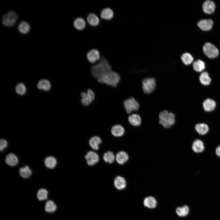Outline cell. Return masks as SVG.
I'll use <instances>...</instances> for the list:
<instances>
[{"instance_id": "obj_1", "label": "cell", "mask_w": 220, "mask_h": 220, "mask_svg": "<svg viewBox=\"0 0 220 220\" xmlns=\"http://www.w3.org/2000/svg\"><path fill=\"white\" fill-rule=\"evenodd\" d=\"M111 68L108 61L102 57L100 61L91 68L92 75L98 79L103 76L110 72Z\"/></svg>"}, {"instance_id": "obj_2", "label": "cell", "mask_w": 220, "mask_h": 220, "mask_svg": "<svg viewBox=\"0 0 220 220\" xmlns=\"http://www.w3.org/2000/svg\"><path fill=\"white\" fill-rule=\"evenodd\" d=\"M159 123L164 127L168 128L173 125L175 123V117L172 112L165 110L159 114Z\"/></svg>"}, {"instance_id": "obj_3", "label": "cell", "mask_w": 220, "mask_h": 220, "mask_svg": "<svg viewBox=\"0 0 220 220\" xmlns=\"http://www.w3.org/2000/svg\"><path fill=\"white\" fill-rule=\"evenodd\" d=\"M98 81L113 87L117 86L120 79L119 75L116 72L111 71L103 76L97 79Z\"/></svg>"}, {"instance_id": "obj_4", "label": "cell", "mask_w": 220, "mask_h": 220, "mask_svg": "<svg viewBox=\"0 0 220 220\" xmlns=\"http://www.w3.org/2000/svg\"><path fill=\"white\" fill-rule=\"evenodd\" d=\"M203 50L205 54L211 58L217 57L219 54L218 48L213 44L209 42L205 43L203 47Z\"/></svg>"}, {"instance_id": "obj_5", "label": "cell", "mask_w": 220, "mask_h": 220, "mask_svg": "<svg viewBox=\"0 0 220 220\" xmlns=\"http://www.w3.org/2000/svg\"><path fill=\"white\" fill-rule=\"evenodd\" d=\"M142 85L143 92L145 94H150L155 89L156 80L153 78H145L142 81Z\"/></svg>"}, {"instance_id": "obj_6", "label": "cell", "mask_w": 220, "mask_h": 220, "mask_svg": "<svg viewBox=\"0 0 220 220\" xmlns=\"http://www.w3.org/2000/svg\"><path fill=\"white\" fill-rule=\"evenodd\" d=\"M123 105L127 112L128 113L138 110L139 108L138 102L133 97H130L125 100Z\"/></svg>"}, {"instance_id": "obj_7", "label": "cell", "mask_w": 220, "mask_h": 220, "mask_svg": "<svg viewBox=\"0 0 220 220\" xmlns=\"http://www.w3.org/2000/svg\"><path fill=\"white\" fill-rule=\"evenodd\" d=\"M17 18L16 13L13 11H10L3 16L2 23L5 26H12L15 24Z\"/></svg>"}, {"instance_id": "obj_8", "label": "cell", "mask_w": 220, "mask_h": 220, "mask_svg": "<svg viewBox=\"0 0 220 220\" xmlns=\"http://www.w3.org/2000/svg\"><path fill=\"white\" fill-rule=\"evenodd\" d=\"M85 158L87 163L90 166L94 165L99 160L98 155L96 152L92 151L88 152L85 156Z\"/></svg>"}, {"instance_id": "obj_9", "label": "cell", "mask_w": 220, "mask_h": 220, "mask_svg": "<svg viewBox=\"0 0 220 220\" xmlns=\"http://www.w3.org/2000/svg\"><path fill=\"white\" fill-rule=\"evenodd\" d=\"M86 57L88 61L91 63H94L100 59L99 51L97 49H92L87 53Z\"/></svg>"}, {"instance_id": "obj_10", "label": "cell", "mask_w": 220, "mask_h": 220, "mask_svg": "<svg viewBox=\"0 0 220 220\" xmlns=\"http://www.w3.org/2000/svg\"><path fill=\"white\" fill-rule=\"evenodd\" d=\"M203 9L204 12L208 14L212 13L214 11L215 6L212 1L207 0L205 1L203 4Z\"/></svg>"}, {"instance_id": "obj_11", "label": "cell", "mask_w": 220, "mask_h": 220, "mask_svg": "<svg viewBox=\"0 0 220 220\" xmlns=\"http://www.w3.org/2000/svg\"><path fill=\"white\" fill-rule=\"evenodd\" d=\"M213 24V21L211 19H203L199 21L197 25L201 29L206 31L212 28Z\"/></svg>"}, {"instance_id": "obj_12", "label": "cell", "mask_w": 220, "mask_h": 220, "mask_svg": "<svg viewBox=\"0 0 220 220\" xmlns=\"http://www.w3.org/2000/svg\"><path fill=\"white\" fill-rule=\"evenodd\" d=\"M203 105L205 111L210 112L215 109L216 103L214 100L210 98H207L203 102Z\"/></svg>"}, {"instance_id": "obj_13", "label": "cell", "mask_w": 220, "mask_h": 220, "mask_svg": "<svg viewBox=\"0 0 220 220\" xmlns=\"http://www.w3.org/2000/svg\"><path fill=\"white\" fill-rule=\"evenodd\" d=\"M144 206L150 209L155 208L157 204L156 199L153 196H149L145 198L143 200Z\"/></svg>"}, {"instance_id": "obj_14", "label": "cell", "mask_w": 220, "mask_h": 220, "mask_svg": "<svg viewBox=\"0 0 220 220\" xmlns=\"http://www.w3.org/2000/svg\"><path fill=\"white\" fill-rule=\"evenodd\" d=\"M114 184L117 189L121 190L124 189L126 187V182L124 178L120 176H118L115 179Z\"/></svg>"}, {"instance_id": "obj_15", "label": "cell", "mask_w": 220, "mask_h": 220, "mask_svg": "<svg viewBox=\"0 0 220 220\" xmlns=\"http://www.w3.org/2000/svg\"><path fill=\"white\" fill-rule=\"evenodd\" d=\"M128 121L131 125L136 127L138 126L141 124V119L139 115L134 114L129 116Z\"/></svg>"}, {"instance_id": "obj_16", "label": "cell", "mask_w": 220, "mask_h": 220, "mask_svg": "<svg viewBox=\"0 0 220 220\" xmlns=\"http://www.w3.org/2000/svg\"><path fill=\"white\" fill-rule=\"evenodd\" d=\"M113 16V11L109 8H106L102 9L100 14L101 18L107 20L111 19Z\"/></svg>"}, {"instance_id": "obj_17", "label": "cell", "mask_w": 220, "mask_h": 220, "mask_svg": "<svg viewBox=\"0 0 220 220\" xmlns=\"http://www.w3.org/2000/svg\"><path fill=\"white\" fill-rule=\"evenodd\" d=\"M127 154L123 151L118 152L116 156V160L117 162L120 164H122L126 162L128 159Z\"/></svg>"}, {"instance_id": "obj_18", "label": "cell", "mask_w": 220, "mask_h": 220, "mask_svg": "<svg viewBox=\"0 0 220 220\" xmlns=\"http://www.w3.org/2000/svg\"><path fill=\"white\" fill-rule=\"evenodd\" d=\"M5 161L8 165L14 166L17 164L18 160L17 156L14 154L10 153L6 156Z\"/></svg>"}, {"instance_id": "obj_19", "label": "cell", "mask_w": 220, "mask_h": 220, "mask_svg": "<svg viewBox=\"0 0 220 220\" xmlns=\"http://www.w3.org/2000/svg\"><path fill=\"white\" fill-rule=\"evenodd\" d=\"M111 133L115 136L120 137L124 133V129L121 125H116L113 126L111 129Z\"/></svg>"}, {"instance_id": "obj_20", "label": "cell", "mask_w": 220, "mask_h": 220, "mask_svg": "<svg viewBox=\"0 0 220 220\" xmlns=\"http://www.w3.org/2000/svg\"><path fill=\"white\" fill-rule=\"evenodd\" d=\"M199 80L201 83L204 86L208 85L211 82V79L208 73L206 72H203L200 74Z\"/></svg>"}, {"instance_id": "obj_21", "label": "cell", "mask_w": 220, "mask_h": 220, "mask_svg": "<svg viewBox=\"0 0 220 220\" xmlns=\"http://www.w3.org/2000/svg\"><path fill=\"white\" fill-rule=\"evenodd\" d=\"M192 149L196 153L203 152L204 149V146L203 142L199 139L196 140L194 141L193 144Z\"/></svg>"}, {"instance_id": "obj_22", "label": "cell", "mask_w": 220, "mask_h": 220, "mask_svg": "<svg viewBox=\"0 0 220 220\" xmlns=\"http://www.w3.org/2000/svg\"><path fill=\"white\" fill-rule=\"evenodd\" d=\"M87 20L90 25L93 26H97L100 22V20L98 16L93 13L88 15L87 17Z\"/></svg>"}, {"instance_id": "obj_23", "label": "cell", "mask_w": 220, "mask_h": 220, "mask_svg": "<svg viewBox=\"0 0 220 220\" xmlns=\"http://www.w3.org/2000/svg\"><path fill=\"white\" fill-rule=\"evenodd\" d=\"M101 142V140L99 137L94 136L90 139L89 143L92 149L97 150L99 149V145Z\"/></svg>"}, {"instance_id": "obj_24", "label": "cell", "mask_w": 220, "mask_h": 220, "mask_svg": "<svg viewBox=\"0 0 220 220\" xmlns=\"http://www.w3.org/2000/svg\"><path fill=\"white\" fill-rule=\"evenodd\" d=\"M189 208L187 205L182 207H178L176 210L177 214L181 217H184L187 215L189 212Z\"/></svg>"}, {"instance_id": "obj_25", "label": "cell", "mask_w": 220, "mask_h": 220, "mask_svg": "<svg viewBox=\"0 0 220 220\" xmlns=\"http://www.w3.org/2000/svg\"><path fill=\"white\" fill-rule=\"evenodd\" d=\"M74 25L77 29L82 30L86 27V22L82 18L78 17L76 18L74 21Z\"/></svg>"}, {"instance_id": "obj_26", "label": "cell", "mask_w": 220, "mask_h": 220, "mask_svg": "<svg viewBox=\"0 0 220 220\" xmlns=\"http://www.w3.org/2000/svg\"><path fill=\"white\" fill-rule=\"evenodd\" d=\"M193 67L196 72H200L203 71L205 68L204 62L200 60H198L193 64Z\"/></svg>"}, {"instance_id": "obj_27", "label": "cell", "mask_w": 220, "mask_h": 220, "mask_svg": "<svg viewBox=\"0 0 220 220\" xmlns=\"http://www.w3.org/2000/svg\"><path fill=\"white\" fill-rule=\"evenodd\" d=\"M195 128L198 133L201 135L205 134L208 132L209 130L208 126L206 124L204 123L196 124Z\"/></svg>"}, {"instance_id": "obj_28", "label": "cell", "mask_w": 220, "mask_h": 220, "mask_svg": "<svg viewBox=\"0 0 220 220\" xmlns=\"http://www.w3.org/2000/svg\"><path fill=\"white\" fill-rule=\"evenodd\" d=\"M44 163L46 167L49 168L53 169L56 166L57 161L54 157L49 156L45 159Z\"/></svg>"}, {"instance_id": "obj_29", "label": "cell", "mask_w": 220, "mask_h": 220, "mask_svg": "<svg viewBox=\"0 0 220 220\" xmlns=\"http://www.w3.org/2000/svg\"><path fill=\"white\" fill-rule=\"evenodd\" d=\"M37 87L39 89L48 91L50 88L51 85L50 82L48 80L46 79H42L39 81L38 83Z\"/></svg>"}, {"instance_id": "obj_30", "label": "cell", "mask_w": 220, "mask_h": 220, "mask_svg": "<svg viewBox=\"0 0 220 220\" xmlns=\"http://www.w3.org/2000/svg\"><path fill=\"white\" fill-rule=\"evenodd\" d=\"M21 176L24 178H27L30 177L32 174L31 171L28 166H25L21 168L19 170Z\"/></svg>"}, {"instance_id": "obj_31", "label": "cell", "mask_w": 220, "mask_h": 220, "mask_svg": "<svg viewBox=\"0 0 220 220\" xmlns=\"http://www.w3.org/2000/svg\"><path fill=\"white\" fill-rule=\"evenodd\" d=\"M18 29L21 33L26 34L29 31L30 27L27 22L24 21L19 24L18 26Z\"/></svg>"}, {"instance_id": "obj_32", "label": "cell", "mask_w": 220, "mask_h": 220, "mask_svg": "<svg viewBox=\"0 0 220 220\" xmlns=\"http://www.w3.org/2000/svg\"><path fill=\"white\" fill-rule=\"evenodd\" d=\"M57 209V206L55 203L52 200L48 201L45 206V210L49 213L54 212Z\"/></svg>"}, {"instance_id": "obj_33", "label": "cell", "mask_w": 220, "mask_h": 220, "mask_svg": "<svg viewBox=\"0 0 220 220\" xmlns=\"http://www.w3.org/2000/svg\"><path fill=\"white\" fill-rule=\"evenodd\" d=\"M181 58L182 62L186 65L190 64L193 60L192 56L188 53H183L182 55Z\"/></svg>"}, {"instance_id": "obj_34", "label": "cell", "mask_w": 220, "mask_h": 220, "mask_svg": "<svg viewBox=\"0 0 220 220\" xmlns=\"http://www.w3.org/2000/svg\"><path fill=\"white\" fill-rule=\"evenodd\" d=\"M48 192L44 189H41L38 190L37 193V197L39 200H46L48 197Z\"/></svg>"}, {"instance_id": "obj_35", "label": "cell", "mask_w": 220, "mask_h": 220, "mask_svg": "<svg viewBox=\"0 0 220 220\" xmlns=\"http://www.w3.org/2000/svg\"><path fill=\"white\" fill-rule=\"evenodd\" d=\"M103 158L105 162L112 163L114 160L115 156L112 152L108 151L104 154Z\"/></svg>"}, {"instance_id": "obj_36", "label": "cell", "mask_w": 220, "mask_h": 220, "mask_svg": "<svg viewBox=\"0 0 220 220\" xmlns=\"http://www.w3.org/2000/svg\"><path fill=\"white\" fill-rule=\"evenodd\" d=\"M81 95L82 97L81 102L83 105L88 106L91 102L86 93L82 92Z\"/></svg>"}, {"instance_id": "obj_37", "label": "cell", "mask_w": 220, "mask_h": 220, "mask_svg": "<svg viewBox=\"0 0 220 220\" xmlns=\"http://www.w3.org/2000/svg\"><path fill=\"white\" fill-rule=\"evenodd\" d=\"M16 90L17 94L23 95L25 93L26 91V88L23 83H20L16 86Z\"/></svg>"}, {"instance_id": "obj_38", "label": "cell", "mask_w": 220, "mask_h": 220, "mask_svg": "<svg viewBox=\"0 0 220 220\" xmlns=\"http://www.w3.org/2000/svg\"><path fill=\"white\" fill-rule=\"evenodd\" d=\"M7 145V141L4 139H0V150L1 151H3L4 148H6Z\"/></svg>"}, {"instance_id": "obj_39", "label": "cell", "mask_w": 220, "mask_h": 220, "mask_svg": "<svg viewBox=\"0 0 220 220\" xmlns=\"http://www.w3.org/2000/svg\"><path fill=\"white\" fill-rule=\"evenodd\" d=\"M91 102L93 101L95 98L94 94L91 89H88L86 92Z\"/></svg>"}, {"instance_id": "obj_40", "label": "cell", "mask_w": 220, "mask_h": 220, "mask_svg": "<svg viewBox=\"0 0 220 220\" xmlns=\"http://www.w3.org/2000/svg\"><path fill=\"white\" fill-rule=\"evenodd\" d=\"M216 153L217 155L220 157V145L217 148Z\"/></svg>"}]
</instances>
